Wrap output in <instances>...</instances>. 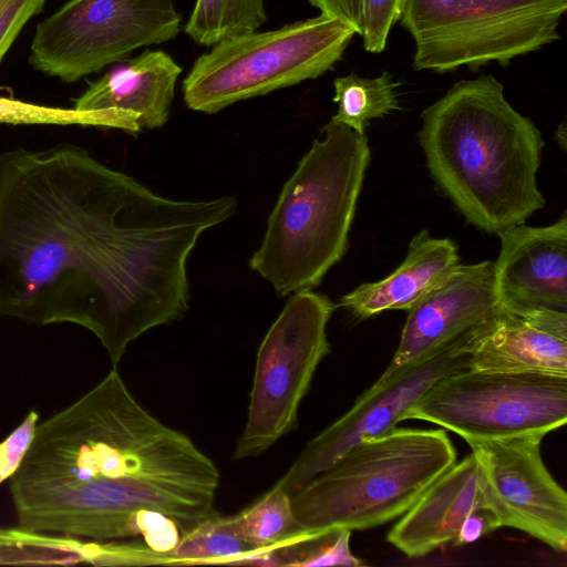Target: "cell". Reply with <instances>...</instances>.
Returning <instances> with one entry per match:
<instances>
[{"label": "cell", "instance_id": "cell-6", "mask_svg": "<svg viewBox=\"0 0 567 567\" xmlns=\"http://www.w3.org/2000/svg\"><path fill=\"white\" fill-rule=\"evenodd\" d=\"M358 32L326 16L224 39L199 55L183 81L185 104L217 113L243 100L313 80L332 70Z\"/></svg>", "mask_w": 567, "mask_h": 567}, {"label": "cell", "instance_id": "cell-16", "mask_svg": "<svg viewBox=\"0 0 567 567\" xmlns=\"http://www.w3.org/2000/svg\"><path fill=\"white\" fill-rule=\"evenodd\" d=\"M483 509L493 512L481 467L471 453L439 477L402 515L389 532L388 542L408 557L425 556L454 544L470 516Z\"/></svg>", "mask_w": 567, "mask_h": 567}, {"label": "cell", "instance_id": "cell-17", "mask_svg": "<svg viewBox=\"0 0 567 567\" xmlns=\"http://www.w3.org/2000/svg\"><path fill=\"white\" fill-rule=\"evenodd\" d=\"M182 68L162 50H146L105 72L74 101L80 111L121 110L141 128H159L169 117Z\"/></svg>", "mask_w": 567, "mask_h": 567}, {"label": "cell", "instance_id": "cell-19", "mask_svg": "<svg viewBox=\"0 0 567 567\" xmlns=\"http://www.w3.org/2000/svg\"><path fill=\"white\" fill-rule=\"evenodd\" d=\"M256 551L240 535L233 515L214 513L185 533L172 550L155 558L154 565H231Z\"/></svg>", "mask_w": 567, "mask_h": 567}, {"label": "cell", "instance_id": "cell-1", "mask_svg": "<svg viewBox=\"0 0 567 567\" xmlns=\"http://www.w3.org/2000/svg\"><path fill=\"white\" fill-rule=\"evenodd\" d=\"M237 199L174 200L62 143L0 154V315L91 331L116 368L189 308L186 262Z\"/></svg>", "mask_w": 567, "mask_h": 567}, {"label": "cell", "instance_id": "cell-14", "mask_svg": "<svg viewBox=\"0 0 567 567\" xmlns=\"http://www.w3.org/2000/svg\"><path fill=\"white\" fill-rule=\"evenodd\" d=\"M501 250L493 262L502 307L567 312V216L548 226L524 223L497 234Z\"/></svg>", "mask_w": 567, "mask_h": 567}, {"label": "cell", "instance_id": "cell-18", "mask_svg": "<svg viewBox=\"0 0 567 567\" xmlns=\"http://www.w3.org/2000/svg\"><path fill=\"white\" fill-rule=\"evenodd\" d=\"M460 262L458 248L450 238H434L427 229L409 244L402 264L388 277L362 284L340 299V306L358 319L386 310H410L441 285Z\"/></svg>", "mask_w": 567, "mask_h": 567}, {"label": "cell", "instance_id": "cell-26", "mask_svg": "<svg viewBox=\"0 0 567 567\" xmlns=\"http://www.w3.org/2000/svg\"><path fill=\"white\" fill-rule=\"evenodd\" d=\"M47 0H0V62L24 24Z\"/></svg>", "mask_w": 567, "mask_h": 567}, {"label": "cell", "instance_id": "cell-27", "mask_svg": "<svg viewBox=\"0 0 567 567\" xmlns=\"http://www.w3.org/2000/svg\"><path fill=\"white\" fill-rule=\"evenodd\" d=\"M38 414L31 411L19 427L0 444V483L19 466L37 426Z\"/></svg>", "mask_w": 567, "mask_h": 567}, {"label": "cell", "instance_id": "cell-3", "mask_svg": "<svg viewBox=\"0 0 567 567\" xmlns=\"http://www.w3.org/2000/svg\"><path fill=\"white\" fill-rule=\"evenodd\" d=\"M421 118L417 138L432 177L476 228L498 234L545 206L536 181L542 133L494 75L456 82Z\"/></svg>", "mask_w": 567, "mask_h": 567}, {"label": "cell", "instance_id": "cell-10", "mask_svg": "<svg viewBox=\"0 0 567 567\" xmlns=\"http://www.w3.org/2000/svg\"><path fill=\"white\" fill-rule=\"evenodd\" d=\"M179 30L174 0H70L37 25L29 62L74 82Z\"/></svg>", "mask_w": 567, "mask_h": 567}, {"label": "cell", "instance_id": "cell-24", "mask_svg": "<svg viewBox=\"0 0 567 567\" xmlns=\"http://www.w3.org/2000/svg\"><path fill=\"white\" fill-rule=\"evenodd\" d=\"M350 536L348 529L303 534L280 546L284 566H362L364 563L351 553Z\"/></svg>", "mask_w": 567, "mask_h": 567}, {"label": "cell", "instance_id": "cell-20", "mask_svg": "<svg viewBox=\"0 0 567 567\" xmlns=\"http://www.w3.org/2000/svg\"><path fill=\"white\" fill-rule=\"evenodd\" d=\"M399 85L386 71L375 78H363L354 72L336 78L333 101L338 111L331 120L364 134L371 120L401 110Z\"/></svg>", "mask_w": 567, "mask_h": 567}, {"label": "cell", "instance_id": "cell-5", "mask_svg": "<svg viewBox=\"0 0 567 567\" xmlns=\"http://www.w3.org/2000/svg\"><path fill=\"white\" fill-rule=\"evenodd\" d=\"M456 463L442 429H401L361 441L291 494L302 534L362 530L402 516Z\"/></svg>", "mask_w": 567, "mask_h": 567}, {"label": "cell", "instance_id": "cell-13", "mask_svg": "<svg viewBox=\"0 0 567 567\" xmlns=\"http://www.w3.org/2000/svg\"><path fill=\"white\" fill-rule=\"evenodd\" d=\"M501 307L493 262L458 264L441 285L408 310L399 346L381 375L471 334Z\"/></svg>", "mask_w": 567, "mask_h": 567}, {"label": "cell", "instance_id": "cell-4", "mask_svg": "<svg viewBox=\"0 0 567 567\" xmlns=\"http://www.w3.org/2000/svg\"><path fill=\"white\" fill-rule=\"evenodd\" d=\"M370 157L365 134L330 120L298 163L249 260L279 297L319 286L346 254Z\"/></svg>", "mask_w": 567, "mask_h": 567}, {"label": "cell", "instance_id": "cell-9", "mask_svg": "<svg viewBox=\"0 0 567 567\" xmlns=\"http://www.w3.org/2000/svg\"><path fill=\"white\" fill-rule=\"evenodd\" d=\"M334 309L322 293L297 291L268 329L257 351L247 421L234 461L257 457L297 429L300 403L330 353L327 324Z\"/></svg>", "mask_w": 567, "mask_h": 567}, {"label": "cell", "instance_id": "cell-28", "mask_svg": "<svg viewBox=\"0 0 567 567\" xmlns=\"http://www.w3.org/2000/svg\"><path fill=\"white\" fill-rule=\"evenodd\" d=\"M321 14L339 19L360 33L362 0H306Z\"/></svg>", "mask_w": 567, "mask_h": 567}, {"label": "cell", "instance_id": "cell-7", "mask_svg": "<svg viewBox=\"0 0 567 567\" xmlns=\"http://www.w3.org/2000/svg\"><path fill=\"white\" fill-rule=\"evenodd\" d=\"M567 0H402L413 69L436 73L502 65L557 41Z\"/></svg>", "mask_w": 567, "mask_h": 567}, {"label": "cell", "instance_id": "cell-22", "mask_svg": "<svg viewBox=\"0 0 567 567\" xmlns=\"http://www.w3.org/2000/svg\"><path fill=\"white\" fill-rule=\"evenodd\" d=\"M233 518L255 550L280 546L302 535L293 515L291 495L277 485Z\"/></svg>", "mask_w": 567, "mask_h": 567}, {"label": "cell", "instance_id": "cell-2", "mask_svg": "<svg viewBox=\"0 0 567 567\" xmlns=\"http://www.w3.org/2000/svg\"><path fill=\"white\" fill-rule=\"evenodd\" d=\"M219 478L215 463L145 410L112 368L37 424L10 494L23 532L146 542L159 513L183 534L213 515Z\"/></svg>", "mask_w": 567, "mask_h": 567}, {"label": "cell", "instance_id": "cell-12", "mask_svg": "<svg viewBox=\"0 0 567 567\" xmlns=\"http://www.w3.org/2000/svg\"><path fill=\"white\" fill-rule=\"evenodd\" d=\"M543 435L471 441L501 527L522 530L557 553L567 550V495L545 466Z\"/></svg>", "mask_w": 567, "mask_h": 567}, {"label": "cell", "instance_id": "cell-21", "mask_svg": "<svg viewBox=\"0 0 567 567\" xmlns=\"http://www.w3.org/2000/svg\"><path fill=\"white\" fill-rule=\"evenodd\" d=\"M267 20L265 0H196L184 32L197 44L257 31Z\"/></svg>", "mask_w": 567, "mask_h": 567}, {"label": "cell", "instance_id": "cell-25", "mask_svg": "<svg viewBox=\"0 0 567 567\" xmlns=\"http://www.w3.org/2000/svg\"><path fill=\"white\" fill-rule=\"evenodd\" d=\"M402 0H362L359 35L368 52L381 53L399 19Z\"/></svg>", "mask_w": 567, "mask_h": 567}, {"label": "cell", "instance_id": "cell-23", "mask_svg": "<svg viewBox=\"0 0 567 567\" xmlns=\"http://www.w3.org/2000/svg\"><path fill=\"white\" fill-rule=\"evenodd\" d=\"M0 123L53 124L101 126L123 130L130 134L141 132L138 117L121 110L80 111L43 106L0 96Z\"/></svg>", "mask_w": 567, "mask_h": 567}, {"label": "cell", "instance_id": "cell-15", "mask_svg": "<svg viewBox=\"0 0 567 567\" xmlns=\"http://www.w3.org/2000/svg\"><path fill=\"white\" fill-rule=\"evenodd\" d=\"M467 346L471 369L567 377V312L501 307Z\"/></svg>", "mask_w": 567, "mask_h": 567}, {"label": "cell", "instance_id": "cell-11", "mask_svg": "<svg viewBox=\"0 0 567 567\" xmlns=\"http://www.w3.org/2000/svg\"><path fill=\"white\" fill-rule=\"evenodd\" d=\"M471 334L380 375L348 412L306 444L275 485L291 495L355 444L395 427L434 382L471 368Z\"/></svg>", "mask_w": 567, "mask_h": 567}, {"label": "cell", "instance_id": "cell-8", "mask_svg": "<svg viewBox=\"0 0 567 567\" xmlns=\"http://www.w3.org/2000/svg\"><path fill=\"white\" fill-rule=\"evenodd\" d=\"M466 442L543 435L567 422V377L466 369L434 382L405 413Z\"/></svg>", "mask_w": 567, "mask_h": 567}]
</instances>
